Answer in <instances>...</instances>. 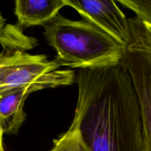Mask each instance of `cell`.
<instances>
[{
  "label": "cell",
  "instance_id": "6da1fadb",
  "mask_svg": "<svg viewBox=\"0 0 151 151\" xmlns=\"http://www.w3.org/2000/svg\"><path fill=\"white\" fill-rule=\"evenodd\" d=\"M71 128L90 151H142L139 99L122 64L80 69Z\"/></svg>",
  "mask_w": 151,
  "mask_h": 151
},
{
  "label": "cell",
  "instance_id": "7a4b0ae2",
  "mask_svg": "<svg viewBox=\"0 0 151 151\" xmlns=\"http://www.w3.org/2000/svg\"><path fill=\"white\" fill-rule=\"evenodd\" d=\"M44 35L55 50V60L71 69H96L116 66L127 50L121 43L84 19L58 14L44 26Z\"/></svg>",
  "mask_w": 151,
  "mask_h": 151
},
{
  "label": "cell",
  "instance_id": "3957f363",
  "mask_svg": "<svg viewBox=\"0 0 151 151\" xmlns=\"http://www.w3.org/2000/svg\"><path fill=\"white\" fill-rule=\"evenodd\" d=\"M56 60L44 55H31L26 51L2 49L0 53V89L30 87L35 91L73 84L74 71L61 69Z\"/></svg>",
  "mask_w": 151,
  "mask_h": 151
},
{
  "label": "cell",
  "instance_id": "277c9868",
  "mask_svg": "<svg viewBox=\"0 0 151 151\" xmlns=\"http://www.w3.org/2000/svg\"><path fill=\"white\" fill-rule=\"evenodd\" d=\"M66 6L73 7L78 14L127 48L131 43L129 20L116 1L107 0H65Z\"/></svg>",
  "mask_w": 151,
  "mask_h": 151
},
{
  "label": "cell",
  "instance_id": "5b68a950",
  "mask_svg": "<svg viewBox=\"0 0 151 151\" xmlns=\"http://www.w3.org/2000/svg\"><path fill=\"white\" fill-rule=\"evenodd\" d=\"M121 63L131 77L139 99L142 151H151V55L126 50Z\"/></svg>",
  "mask_w": 151,
  "mask_h": 151
},
{
  "label": "cell",
  "instance_id": "8992f818",
  "mask_svg": "<svg viewBox=\"0 0 151 151\" xmlns=\"http://www.w3.org/2000/svg\"><path fill=\"white\" fill-rule=\"evenodd\" d=\"M35 92L30 87L0 89V128L4 134H16L26 118L24 104Z\"/></svg>",
  "mask_w": 151,
  "mask_h": 151
},
{
  "label": "cell",
  "instance_id": "52a82bcc",
  "mask_svg": "<svg viewBox=\"0 0 151 151\" xmlns=\"http://www.w3.org/2000/svg\"><path fill=\"white\" fill-rule=\"evenodd\" d=\"M65 6V0H16L14 9L16 25L22 30L28 27L44 26Z\"/></svg>",
  "mask_w": 151,
  "mask_h": 151
},
{
  "label": "cell",
  "instance_id": "ba28073f",
  "mask_svg": "<svg viewBox=\"0 0 151 151\" xmlns=\"http://www.w3.org/2000/svg\"><path fill=\"white\" fill-rule=\"evenodd\" d=\"M128 20L131 43L127 50L151 55V26L141 22L136 17L130 18Z\"/></svg>",
  "mask_w": 151,
  "mask_h": 151
},
{
  "label": "cell",
  "instance_id": "9c48e42d",
  "mask_svg": "<svg viewBox=\"0 0 151 151\" xmlns=\"http://www.w3.org/2000/svg\"><path fill=\"white\" fill-rule=\"evenodd\" d=\"M49 151H84V144L78 132L70 127L68 131L53 140V147Z\"/></svg>",
  "mask_w": 151,
  "mask_h": 151
},
{
  "label": "cell",
  "instance_id": "30bf717a",
  "mask_svg": "<svg viewBox=\"0 0 151 151\" xmlns=\"http://www.w3.org/2000/svg\"><path fill=\"white\" fill-rule=\"evenodd\" d=\"M119 4L130 9L136 14V18L151 26V1L149 0H118Z\"/></svg>",
  "mask_w": 151,
  "mask_h": 151
},
{
  "label": "cell",
  "instance_id": "8fae6325",
  "mask_svg": "<svg viewBox=\"0 0 151 151\" xmlns=\"http://www.w3.org/2000/svg\"><path fill=\"white\" fill-rule=\"evenodd\" d=\"M6 24H5V19L3 17L2 15L0 13V37L2 35L3 32H4V29L6 27Z\"/></svg>",
  "mask_w": 151,
  "mask_h": 151
},
{
  "label": "cell",
  "instance_id": "7c38bea8",
  "mask_svg": "<svg viewBox=\"0 0 151 151\" xmlns=\"http://www.w3.org/2000/svg\"><path fill=\"white\" fill-rule=\"evenodd\" d=\"M3 136H4V133L0 128V151H4V145H3Z\"/></svg>",
  "mask_w": 151,
  "mask_h": 151
}]
</instances>
